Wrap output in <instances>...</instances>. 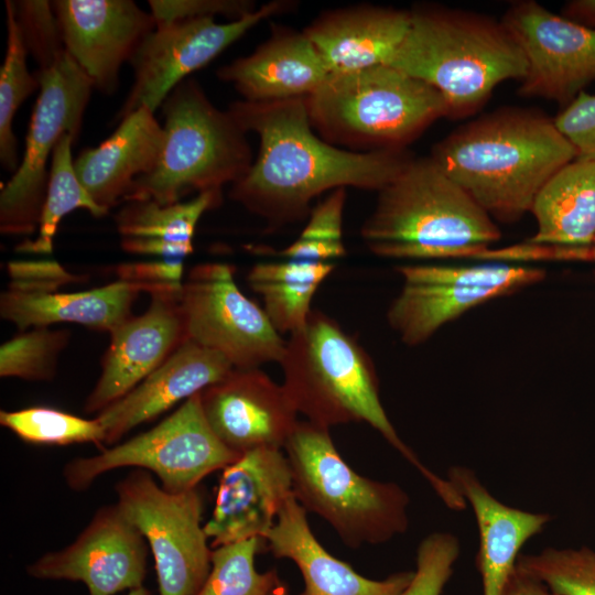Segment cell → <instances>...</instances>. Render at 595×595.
<instances>
[{
	"label": "cell",
	"instance_id": "obj_25",
	"mask_svg": "<svg viewBox=\"0 0 595 595\" xmlns=\"http://www.w3.org/2000/svg\"><path fill=\"white\" fill-rule=\"evenodd\" d=\"M11 281L0 298V315L19 329L74 323L110 333L132 316L134 300L143 292L137 284L116 280L78 292Z\"/></svg>",
	"mask_w": 595,
	"mask_h": 595
},
{
	"label": "cell",
	"instance_id": "obj_26",
	"mask_svg": "<svg viewBox=\"0 0 595 595\" xmlns=\"http://www.w3.org/2000/svg\"><path fill=\"white\" fill-rule=\"evenodd\" d=\"M266 545L275 558L289 559L299 567L304 581L300 595H400L414 573L398 572L380 581L360 575L318 542L309 524L306 510L294 495L281 509L266 537Z\"/></svg>",
	"mask_w": 595,
	"mask_h": 595
},
{
	"label": "cell",
	"instance_id": "obj_35",
	"mask_svg": "<svg viewBox=\"0 0 595 595\" xmlns=\"http://www.w3.org/2000/svg\"><path fill=\"white\" fill-rule=\"evenodd\" d=\"M517 566L555 595H595V550L588 547H549L538 553H520Z\"/></svg>",
	"mask_w": 595,
	"mask_h": 595
},
{
	"label": "cell",
	"instance_id": "obj_11",
	"mask_svg": "<svg viewBox=\"0 0 595 595\" xmlns=\"http://www.w3.org/2000/svg\"><path fill=\"white\" fill-rule=\"evenodd\" d=\"M116 493L118 507L153 554L159 595H196L210 572L213 551L202 526L199 488L169 493L137 468L117 483Z\"/></svg>",
	"mask_w": 595,
	"mask_h": 595
},
{
	"label": "cell",
	"instance_id": "obj_44",
	"mask_svg": "<svg viewBox=\"0 0 595 595\" xmlns=\"http://www.w3.org/2000/svg\"><path fill=\"white\" fill-rule=\"evenodd\" d=\"M562 17L595 29V0H572L564 4Z\"/></svg>",
	"mask_w": 595,
	"mask_h": 595
},
{
	"label": "cell",
	"instance_id": "obj_6",
	"mask_svg": "<svg viewBox=\"0 0 595 595\" xmlns=\"http://www.w3.org/2000/svg\"><path fill=\"white\" fill-rule=\"evenodd\" d=\"M305 104L321 138L357 152L405 149L448 117L435 88L387 64L332 73Z\"/></svg>",
	"mask_w": 595,
	"mask_h": 595
},
{
	"label": "cell",
	"instance_id": "obj_18",
	"mask_svg": "<svg viewBox=\"0 0 595 595\" xmlns=\"http://www.w3.org/2000/svg\"><path fill=\"white\" fill-rule=\"evenodd\" d=\"M67 53L99 91L111 95L156 21L131 0H55Z\"/></svg>",
	"mask_w": 595,
	"mask_h": 595
},
{
	"label": "cell",
	"instance_id": "obj_10",
	"mask_svg": "<svg viewBox=\"0 0 595 595\" xmlns=\"http://www.w3.org/2000/svg\"><path fill=\"white\" fill-rule=\"evenodd\" d=\"M35 75L40 93L23 159L0 193L2 235H33L39 228L50 175L48 158L64 134L77 138L94 87L67 51L56 64Z\"/></svg>",
	"mask_w": 595,
	"mask_h": 595
},
{
	"label": "cell",
	"instance_id": "obj_1",
	"mask_svg": "<svg viewBox=\"0 0 595 595\" xmlns=\"http://www.w3.org/2000/svg\"><path fill=\"white\" fill-rule=\"evenodd\" d=\"M228 111L259 138L256 160L229 196L270 225L309 216L311 202L325 192H380L413 159L405 149L357 152L328 143L314 132L305 98L235 101Z\"/></svg>",
	"mask_w": 595,
	"mask_h": 595
},
{
	"label": "cell",
	"instance_id": "obj_43",
	"mask_svg": "<svg viewBox=\"0 0 595 595\" xmlns=\"http://www.w3.org/2000/svg\"><path fill=\"white\" fill-rule=\"evenodd\" d=\"M502 595H555L540 580L517 565L512 571Z\"/></svg>",
	"mask_w": 595,
	"mask_h": 595
},
{
	"label": "cell",
	"instance_id": "obj_45",
	"mask_svg": "<svg viewBox=\"0 0 595 595\" xmlns=\"http://www.w3.org/2000/svg\"><path fill=\"white\" fill-rule=\"evenodd\" d=\"M582 260H594L595 261V245L583 247V249H582Z\"/></svg>",
	"mask_w": 595,
	"mask_h": 595
},
{
	"label": "cell",
	"instance_id": "obj_16",
	"mask_svg": "<svg viewBox=\"0 0 595 595\" xmlns=\"http://www.w3.org/2000/svg\"><path fill=\"white\" fill-rule=\"evenodd\" d=\"M147 555L142 533L115 504L98 509L72 544L42 555L28 573L82 582L89 595H113L143 586Z\"/></svg>",
	"mask_w": 595,
	"mask_h": 595
},
{
	"label": "cell",
	"instance_id": "obj_29",
	"mask_svg": "<svg viewBox=\"0 0 595 595\" xmlns=\"http://www.w3.org/2000/svg\"><path fill=\"white\" fill-rule=\"evenodd\" d=\"M538 245L587 247L595 241V162L575 159L540 190L530 210Z\"/></svg>",
	"mask_w": 595,
	"mask_h": 595
},
{
	"label": "cell",
	"instance_id": "obj_7",
	"mask_svg": "<svg viewBox=\"0 0 595 595\" xmlns=\"http://www.w3.org/2000/svg\"><path fill=\"white\" fill-rule=\"evenodd\" d=\"M164 142L159 161L138 177L123 203L182 202L191 194L221 191L252 164L247 132L227 110L216 108L193 78L180 83L161 105Z\"/></svg>",
	"mask_w": 595,
	"mask_h": 595
},
{
	"label": "cell",
	"instance_id": "obj_33",
	"mask_svg": "<svg viewBox=\"0 0 595 595\" xmlns=\"http://www.w3.org/2000/svg\"><path fill=\"white\" fill-rule=\"evenodd\" d=\"M263 545L266 539L250 538L215 548L210 572L196 595H270L280 578L274 570H256Z\"/></svg>",
	"mask_w": 595,
	"mask_h": 595
},
{
	"label": "cell",
	"instance_id": "obj_28",
	"mask_svg": "<svg viewBox=\"0 0 595 595\" xmlns=\"http://www.w3.org/2000/svg\"><path fill=\"white\" fill-rule=\"evenodd\" d=\"M221 198V191H210L170 205L127 202L116 215L121 248L129 253L185 261L193 252V237L201 217L216 208Z\"/></svg>",
	"mask_w": 595,
	"mask_h": 595
},
{
	"label": "cell",
	"instance_id": "obj_39",
	"mask_svg": "<svg viewBox=\"0 0 595 595\" xmlns=\"http://www.w3.org/2000/svg\"><path fill=\"white\" fill-rule=\"evenodd\" d=\"M117 280L142 288L143 292L180 294L184 282V260L158 258L120 263L113 268Z\"/></svg>",
	"mask_w": 595,
	"mask_h": 595
},
{
	"label": "cell",
	"instance_id": "obj_9",
	"mask_svg": "<svg viewBox=\"0 0 595 595\" xmlns=\"http://www.w3.org/2000/svg\"><path fill=\"white\" fill-rule=\"evenodd\" d=\"M240 456L214 434L197 393L149 431L97 455L73 459L64 478L72 489L84 490L105 473L132 466L156 475L166 491L183 493Z\"/></svg>",
	"mask_w": 595,
	"mask_h": 595
},
{
	"label": "cell",
	"instance_id": "obj_24",
	"mask_svg": "<svg viewBox=\"0 0 595 595\" xmlns=\"http://www.w3.org/2000/svg\"><path fill=\"white\" fill-rule=\"evenodd\" d=\"M410 11L357 4L321 13L303 31L329 74L388 64L410 28Z\"/></svg>",
	"mask_w": 595,
	"mask_h": 595
},
{
	"label": "cell",
	"instance_id": "obj_41",
	"mask_svg": "<svg viewBox=\"0 0 595 595\" xmlns=\"http://www.w3.org/2000/svg\"><path fill=\"white\" fill-rule=\"evenodd\" d=\"M555 125L573 144L581 160L595 162V95L585 90L562 108Z\"/></svg>",
	"mask_w": 595,
	"mask_h": 595
},
{
	"label": "cell",
	"instance_id": "obj_8",
	"mask_svg": "<svg viewBox=\"0 0 595 595\" xmlns=\"http://www.w3.org/2000/svg\"><path fill=\"white\" fill-rule=\"evenodd\" d=\"M284 450L295 499L328 522L347 547L386 543L407 531L410 498L404 489L356 473L328 428L299 422Z\"/></svg>",
	"mask_w": 595,
	"mask_h": 595
},
{
	"label": "cell",
	"instance_id": "obj_23",
	"mask_svg": "<svg viewBox=\"0 0 595 595\" xmlns=\"http://www.w3.org/2000/svg\"><path fill=\"white\" fill-rule=\"evenodd\" d=\"M446 478L475 516L479 538L475 563L482 580V593L502 595L522 547L544 529L551 516L504 504L467 466H451Z\"/></svg>",
	"mask_w": 595,
	"mask_h": 595
},
{
	"label": "cell",
	"instance_id": "obj_34",
	"mask_svg": "<svg viewBox=\"0 0 595 595\" xmlns=\"http://www.w3.org/2000/svg\"><path fill=\"white\" fill-rule=\"evenodd\" d=\"M0 424L24 442L40 445L95 443L102 445L106 433L98 421L51 408L30 407L1 411Z\"/></svg>",
	"mask_w": 595,
	"mask_h": 595
},
{
	"label": "cell",
	"instance_id": "obj_14",
	"mask_svg": "<svg viewBox=\"0 0 595 595\" xmlns=\"http://www.w3.org/2000/svg\"><path fill=\"white\" fill-rule=\"evenodd\" d=\"M293 7V1L273 0L227 23H217L215 17L156 23L130 61L133 85L115 120L120 122L142 106L154 112L190 74L206 66L259 22Z\"/></svg>",
	"mask_w": 595,
	"mask_h": 595
},
{
	"label": "cell",
	"instance_id": "obj_3",
	"mask_svg": "<svg viewBox=\"0 0 595 595\" xmlns=\"http://www.w3.org/2000/svg\"><path fill=\"white\" fill-rule=\"evenodd\" d=\"M283 388L306 421L331 428L367 423L426 479L440 499L453 494L446 477L428 468L402 441L380 400L375 365L363 346L332 317L312 310L290 334L279 363Z\"/></svg>",
	"mask_w": 595,
	"mask_h": 595
},
{
	"label": "cell",
	"instance_id": "obj_12",
	"mask_svg": "<svg viewBox=\"0 0 595 595\" xmlns=\"http://www.w3.org/2000/svg\"><path fill=\"white\" fill-rule=\"evenodd\" d=\"M186 339L223 355L234 368L280 363L285 340L264 309L247 298L227 263H201L184 279L178 299Z\"/></svg>",
	"mask_w": 595,
	"mask_h": 595
},
{
	"label": "cell",
	"instance_id": "obj_32",
	"mask_svg": "<svg viewBox=\"0 0 595 595\" xmlns=\"http://www.w3.org/2000/svg\"><path fill=\"white\" fill-rule=\"evenodd\" d=\"M7 51L0 68V161L8 172H15L18 165V143L12 122L23 101L40 89L36 75L26 65L28 51L17 24L13 4L6 1Z\"/></svg>",
	"mask_w": 595,
	"mask_h": 595
},
{
	"label": "cell",
	"instance_id": "obj_40",
	"mask_svg": "<svg viewBox=\"0 0 595 595\" xmlns=\"http://www.w3.org/2000/svg\"><path fill=\"white\" fill-rule=\"evenodd\" d=\"M148 3L156 23L218 14L235 21L257 9L249 0H150Z\"/></svg>",
	"mask_w": 595,
	"mask_h": 595
},
{
	"label": "cell",
	"instance_id": "obj_38",
	"mask_svg": "<svg viewBox=\"0 0 595 595\" xmlns=\"http://www.w3.org/2000/svg\"><path fill=\"white\" fill-rule=\"evenodd\" d=\"M461 553L458 538L444 531L428 534L416 550V570L400 595H442Z\"/></svg>",
	"mask_w": 595,
	"mask_h": 595
},
{
	"label": "cell",
	"instance_id": "obj_2",
	"mask_svg": "<svg viewBox=\"0 0 595 595\" xmlns=\"http://www.w3.org/2000/svg\"><path fill=\"white\" fill-rule=\"evenodd\" d=\"M430 158L493 219L513 223L577 152L554 118L507 107L458 127L434 145Z\"/></svg>",
	"mask_w": 595,
	"mask_h": 595
},
{
	"label": "cell",
	"instance_id": "obj_30",
	"mask_svg": "<svg viewBox=\"0 0 595 595\" xmlns=\"http://www.w3.org/2000/svg\"><path fill=\"white\" fill-rule=\"evenodd\" d=\"M397 271L403 284L388 309L387 318L400 339L409 346L426 342L446 323L501 296L493 290L425 280L409 272L404 266L398 267Z\"/></svg>",
	"mask_w": 595,
	"mask_h": 595
},
{
	"label": "cell",
	"instance_id": "obj_21",
	"mask_svg": "<svg viewBox=\"0 0 595 595\" xmlns=\"http://www.w3.org/2000/svg\"><path fill=\"white\" fill-rule=\"evenodd\" d=\"M234 366L223 355L190 339L131 391L97 414L113 444L133 428L223 379Z\"/></svg>",
	"mask_w": 595,
	"mask_h": 595
},
{
	"label": "cell",
	"instance_id": "obj_27",
	"mask_svg": "<svg viewBox=\"0 0 595 595\" xmlns=\"http://www.w3.org/2000/svg\"><path fill=\"white\" fill-rule=\"evenodd\" d=\"M164 142L163 127L145 106L125 117L116 131L74 160L75 173L102 209L122 203L133 182L155 167Z\"/></svg>",
	"mask_w": 595,
	"mask_h": 595
},
{
	"label": "cell",
	"instance_id": "obj_17",
	"mask_svg": "<svg viewBox=\"0 0 595 595\" xmlns=\"http://www.w3.org/2000/svg\"><path fill=\"white\" fill-rule=\"evenodd\" d=\"M205 420L218 440L242 455L284 448L299 421L283 386L259 368H232L199 392Z\"/></svg>",
	"mask_w": 595,
	"mask_h": 595
},
{
	"label": "cell",
	"instance_id": "obj_15",
	"mask_svg": "<svg viewBox=\"0 0 595 595\" xmlns=\"http://www.w3.org/2000/svg\"><path fill=\"white\" fill-rule=\"evenodd\" d=\"M501 21L527 61L520 96L554 100L564 108L595 82V29L532 0L510 4Z\"/></svg>",
	"mask_w": 595,
	"mask_h": 595
},
{
	"label": "cell",
	"instance_id": "obj_4",
	"mask_svg": "<svg viewBox=\"0 0 595 595\" xmlns=\"http://www.w3.org/2000/svg\"><path fill=\"white\" fill-rule=\"evenodd\" d=\"M410 14L408 33L387 65L435 88L448 118L475 113L499 84L523 79L524 54L502 21L429 4Z\"/></svg>",
	"mask_w": 595,
	"mask_h": 595
},
{
	"label": "cell",
	"instance_id": "obj_13",
	"mask_svg": "<svg viewBox=\"0 0 595 595\" xmlns=\"http://www.w3.org/2000/svg\"><path fill=\"white\" fill-rule=\"evenodd\" d=\"M346 188L335 190L317 203L299 237L278 251L279 260L256 263L247 281L263 301V309L280 334L300 329L312 312L320 285L345 256L343 217Z\"/></svg>",
	"mask_w": 595,
	"mask_h": 595
},
{
	"label": "cell",
	"instance_id": "obj_36",
	"mask_svg": "<svg viewBox=\"0 0 595 595\" xmlns=\"http://www.w3.org/2000/svg\"><path fill=\"white\" fill-rule=\"evenodd\" d=\"M69 337V331L50 326L22 331L0 347V376L31 381L53 379Z\"/></svg>",
	"mask_w": 595,
	"mask_h": 595
},
{
	"label": "cell",
	"instance_id": "obj_42",
	"mask_svg": "<svg viewBox=\"0 0 595 595\" xmlns=\"http://www.w3.org/2000/svg\"><path fill=\"white\" fill-rule=\"evenodd\" d=\"M12 281L60 286L82 279L67 272L55 261H14L8 264Z\"/></svg>",
	"mask_w": 595,
	"mask_h": 595
},
{
	"label": "cell",
	"instance_id": "obj_31",
	"mask_svg": "<svg viewBox=\"0 0 595 595\" xmlns=\"http://www.w3.org/2000/svg\"><path fill=\"white\" fill-rule=\"evenodd\" d=\"M74 141L73 136L64 134L53 151L37 236L22 241L17 247L20 252L51 253L61 220L75 209H86L95 217H104L108 213L93 201L75 173L72 158Z\"/></svg>",
	"mask_w": 595,
	"mask_h": 595
},
{
	"label": "cell",
	"instance_id": "obj_47",
	"mask_svg": "<svg viewBox=\"0 0 595 595\" xmlns=\"http://www.w3.org/2000/svg\"><path fill=\"white\" fill-rule=\"evenodd\" d=\"M127 595H153V594L144 586H140V587L129 591Z\"/></svg>",
	"mask_w": 595,
	"mask_h": 595
},
{
	"label": "cell",
	"instance_id": "obj_46",
	"mask_svg": "<svg viewBox=\"0 0 595 595\" xmlns=\"http://www.w3.org/2000/svg\"><path fill=\"white\" fill-rule=\"evenodd\" d=\"M270 595H289L286 586L281 583V581L277 584V586L272 589Z\"/></svg>",
	"mask_w": 595,
	"mask_h": 595
},
{
	"label": "cell",
	"instance_id": "obj_19",
	"mask_svg": "<svg viewBox=\"0 0 595 595\" xmlns=\"http://www.w3.org/2000/svg\"><path fill=\"white\" fill-rule=\"evenodd\" d=\"M293 495L292 470L282 450L244 453L221 472L213 513L204 524L210 545L266 539Z\"/></svg>",
	"mask_w": 595,
	"mask_h": 595
},
{
	"label": "cell",
	"instance_id": "obj_22",
	"mask_svg": "<svg viewBox=\"0 0 595 595\" xmlns=\"http://www.w3.org/2000/svg\"><path fill=\"white\" fill-rule=\"evenodd\" d=\"M328 75L304 31L282 25H273L270 36L251 54L217 71L220 79L251 102L306 98Z\"/></svg>",
	"mask_w": 595,
	"mask_h": 595
},
{
	"label": "cell",
	"instance_id": "obj_48",
	"mask_svg": "<svg viewBox=\"0 0 595 595\" xmlns=\"http://www.w3.org/2000/svg\"><path fill=\"white\" fill-rule=\"evenodd\" d=\"M593 245H595V241H594V244H593Z\"/></svg>",
	"mask_w": 595,
	"mask_h": 595
},
{
	"label": "cell",
	"instance_id": "obj_5",
	"mask_svg": "<svg viewBox=\"0 0 595 595\" xmlns=\"http://www.w3.org/2000/svg\"><path fill=\"white\" fill-rule=\"evenodd\" d=\"M366 247L392 259H476L501 232L430 158L412 159L378 192L360 230Z\"/></svg>",
	"mask_w": 595,
	"mask_h": 595
},
{
	"label": "cell",
	"instance_id": "obj_37",
	"mask_svg": "<svg viewBox=\"0 0 595 595\" xmlns=\"http://www.w3.org/2000/svg\"><path fill=\"white\" fill-rule=\"evenodd\" d=\"M13 11L28 54L39 71L56 64L66 53L60 22L52 1H12Z\"/></svg>",
	"mask_w": 595,
	"mask_h": 595
},
{
	"label": "cell",
	"instance_id": "obj_20",
	"mask_svg": "<svg viewBox=\"0 0 595 595\" xmlns=\"http://www.w3.org/2000/svg\"><path fill=\"white\" fill-rule=\"evenodd\" d=\"M180 294H150L143 314L129 317L109 333L100 376L84 404L86 413H99L122 398L186 340Z\"/></svg>",
	"mask_w": 595,
	"mask_h": 595
}]
</instances>
